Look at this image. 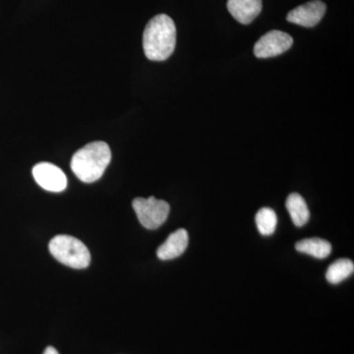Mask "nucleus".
<instances>
[{
  "instance_id": "1a4fd4ad",
  "label": "nucleus",
  "mask_w": 354,
  "mask_h": 354,
  "mask_svg": "<svg viewBox=\"0 0 354 354\" xmlns=\"http://www.w3.org/2000/svg\"><path fill=\"white\" fill-rule=\"evenodd\" d=\"M188 241H189L188 232L183 228L177 230L167 237V241L162 245L158 247L157 251L158 259L172 260L183 255L187 248Z\"/></svg>"
},
{
  "instance_id": "4468645a",
  "label": "nucleus",
  "mask_w": 354,
  "mask_h": 354,
  "mask_svg": "<svg viewBox=\"0 0 354 354\" xmlns=\"http://www.w3.org/2000/svg\"><path fill=\"white\" fill-rule=\"evenodd\" d=\"M44 354H59L58 353V351L55 348H53V346H48V348H46V351H44Z\"/></svg>"
},
{
  "instance_id": "f8f14e48",
  "label": "nucleus",
  "mask_w": 354,
  "mask_h": 354,
  "mask_svg": "<svg viewBox=\"0 0 354 354\" xmlns=\"http://www.w3.org/2000/svg\"><path fill=\"white\" fill-rule=\"evenodd\" d=\"M354 272V264L349 259H339L333 263L326 272V279L332 285H337L349 278Z\"/></svg>"
},
{
  "instance_id": "f257e3e1",
  "label": "nucleus",
  "mask_w": 354,
  "mask_h": 354,
  "mask_svg": "<svg viewBox=\"0 0 354 354\" xmlns=\"http://www.w3.org/2000/svg\"><path fill=\"white\" fill-rule=\"evenodd\" d=\"M176 28L174 20L165 14H158L149 21L143 34L146 57L152 62H164L176 48Z\"/></svg>"
},
{
  "instance_id": "39448f33",
  "label": "nucleus",
  "mask_w": 354,
  "mask_h": 354,
  "mask_svg": "<svg viewBox=\"0 0 354 354\" xmlns=\"http://www.w3.org/2000/svg\"><path fill=\"white\" fill-rule=\"evenodd\" d=\"M292 44L293 39L290 35L274 30L261 37L254 46V55L258 58L278 57L290 50Z\"/></svg>"
},
{
  "instance_id": "423d86ee",
  "label": "nucleus",
  "mask_w": 354,
  "mask_h": 354,
  "mask_svg": "<svg viewBox=\"0 0 354 354\" xmlns=\"http://www.w3.org/2000/svg\"><path fill=\"white\" fill-rule=\"evenodd\" d=\"M32 176L37 183L50 192H62L66 189L67 177L64 171L50 162H39L32 169Z\"/></svg>"
},
{
  "instance_id": "20e7f679",
  "label": "nucleus",
  "mask_w": 354,
  "mask_h": 354,
  "mask_svg": "<svg viewBox=\"0 0 354 354\" xmlns=\"http://www.w3.org/2000/svg\"><path fill=\"white\" fill-rule=\"evenodd\" d=\"M132 206L141 225L148 230H156L164 225L171 211L169 203L153 196L147 199L136 198Z\"/></svg>"
},
{
  "instance_id": "ddd939ff",
  "label": "nucleus",
  "mask_w": 354,
  "mask_h": 354,
  "mask_svg": "<svg viewBox=\"0 0 354 354\" xmlns=\"http://www.w3.org/2000/svg\"><path fill=\"white\" fill-rule=\"evenodd\" d=\"M255 220L258 230L261 234L265 235V236L274 234L277 225H278V216L274 209L270 208L259 209L255 216Z\"/></svg>"
},
{
  "instance_id": "7ed1b4c3",
  "label": "nucleus",
  "mask_w": 354,
  "mask_h": 354,
  "mask_svg": "<svg viewBox=\"0 0 354 354\" xmlns=\"http://www.w3.org/2000/svg\"><path fill=\"white\" fill-rule=\"evenodd\" d=\"M53 257L73 269H85L91 263V254L87 246L76 237L60 234L53 237L48 244Z\"/></svg>"
},
{
  "instance_id": "6e6552de",
  "label": "nucleus",
  "mask_w": 354,
  "mask_h": 354,
  "mask_svg": "<svg viewBox=\"0 0 354 354\" xmlns=\"http://www.w3.org/2000/svg\"><path fill=\"white\" fill-rule=\"evenodd\" d=\"M227 9L237 22L248 25L262 11V0H227Z\"/></svg>"
},
{
  "instance_id": "f03ea898",
  "label": "nucleus",
  "mask_w": 354,
  "mask_h": 354,
  "mask_svg": "<svg viewBox=\"0 0 354 354\" xmlns=\"http://www.w3.org/2000/svg\"><path fill=\"white\" fill-rule=\"evenodd\" d=\"M111 152L108 144L92 142L74 153L71 169L78 179L85 183L99 180L111 162Z\"/></svg>"
},
{
  "instance_id": "9b49d317",
  "label": "nucleus",
  "mask_w": 354,
  "mask_h": 354,
  "mask_svg": "<svg viewBox=\"0 0 354 354\" xmlns=\"http://www.w3.org/2000/svg\"><path fill=\"white\" fill-rule=\"evenodd\" d=\"M295 249L298 252L308 254L317 259H325V258L329 257L332 252V245L330 242L317 239V237L297 242L295 244Z\"/></svg>"
},
{
  "instance_id": "0eeeda50",
  "label": "nucleus",
  "mask_w": 354,
  "mask_h": 354,
  "mask_svg": "<svg viewBox=\"0 0 354 354\" xmlns=\"http://www.w3.org/2000/svg\"><path fill=\"white\" fill-rule=\"evenodd\" d=\"M327 6L321 0H313L297 7L286 16L288 22L312 28L318 24L325 15Z\"/></svg>"
},
{
  "instance_id": "9d476101",
  "label": "nucleus",
  "mask_w": 354,
  "mask_h": 354,
  "mask_svg": "<svg viewBox=\"0 0 354 354\" xmlns=\"http://www.w3.org/2000/svg\"><path fill=\"white\" fill-rule=\"evenodd\" d=\"M286 207L290 213L291 220L298 227H304L308 223L310 212L304 198L298 193H292L288 197Z\"/></svg>"
}]
</instances>
